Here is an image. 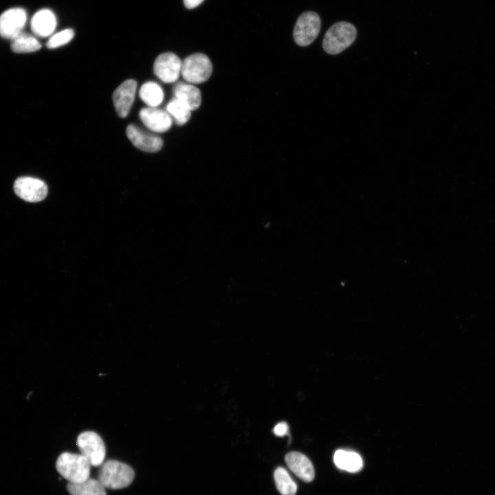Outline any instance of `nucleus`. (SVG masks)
Here are the masks:
<instances>
[{
	"label": "nucleus",
	"mask_w": 495,
	"mask_h": 495,
	"mask_svg": "<svg viewBox=\"0 0 495 495\" xmlns=\"http://www.w3.org/2000/svg\"><path fill=\"white\" fill-rule=\"evenodd\" d=\"M98 480L105 487L111 490L128 487L133 481L135 473L128 465L115 460H108L100 465Z\"/></svg>",
	"instance_id": "nucleus-1"
},
{
	"label": "nucleus",
	"mask_w": 495,
	"mask_h": 495,
	"mask_svg": "<svg viewBox=\"0 0 495 495\" xmlns=\"http://www.w3.org/2000/svg\"><path fill=\"white\" fill-rule=\"evenodd\" d=\"M212 65L209 58L201 53L187 56L182 63L181 74L184 79L191 84L204 82L212 74Z\"/></svg>",
	"instance_id": "nucleus-4"
},
{
	"label": "nucleus",
	"mask_w": 495,
	"mask_h": 495,
	"mask_svg": "<svg viewBox=\"0 0 495 495\" xmlns=\"http://www.w3.org/2000/svg\"><path fill=\"white\" fill-rule=\"evenodd\" d=\"M77 446L92 466H100L104 460L105 446L102 438L95 432L80 433L76 441Z\"/></svg>",
	"instance_id": "nucleus-6"
},
{
	"label": "nucleus",
	"mask_w": 495,
	"mask_h": 495,
	"mask_svg": "<svg viewBox=\"0 0 495 495\" xmlns=\"http://www.w3.org/2000/svg\"><path fill=\"white\" fill-rule=\"evenodd\" d=\"M175 98L184 102L190 111L197 109L201 102L199 89L191 84L179 82L173 89Z\"/></svg>",
	"instance_id": "nucleus-15"
},
{
	"label": "nucleus",
	"mask_w": 495,
	"mask_h": 495,
	"mask_svg": "<svg viewBox=\"0 0 495 495\" xmlns=\"http://www.w3.org/2000/svg\"><path fill=\"white\" fill-rule=\"evenodd\" d=\"M356 36L357 30L353 24L337 22L327 31L322 41L323 49L329 54H340L355 41Z\"/></svg>",
	"instance_id": "nucleus-2"
},
{
	"label": "nucleus",
	"mask_w": 495,
	"mask_h": 495,
	"mask_svg": "<svg viewBox=\"0 0 495 495\" xmlns=\"http://www.w3.org/2000/svg\"><path fill=\"white\" fill-rule=\"evenodd\" d=\"M166 111L173 116L178 125L186 124L190 118V109L181 100L173 98L166 106Z\"/></svg>",
	"instance_id": "nucleus-21"
},
{
	"label": "nucleus",
	"mask_w": 495,
	"mask_h": 495,
	"mask_svg": "<svg viewBox=\"0 0 495 495\" xmlns=\"http://www.w3.org/2000/svg\"><path fill=\"white\" fill-rule=\"evenodd\" d=\"M14 190L17 196L29 202L41 201L47 195L45 183L30 177L18 178L14 184Z\"/></svg>",
	"instance_id": "nucleus-9"
},
{
	"label": "nucleus",
	"mask_w": 495,
	"mask_h": 495,
	"mask_svg": "<svg viewBox=\"0 0 495 495\" xmlns=\"http://www.w3.org/2000/svg\"><path fill=\"white\" fill-rule=\"evenodd\" d=\"M91 464L81 454L63 452L57 459L56 468L69 483L82 482L89 478Z\"/></svg>",
	"instance_id": "nucleus-3"
},
{
	"label": "nucleus",
	"mask_w": 495,
	"mask_h": 495,
	"mask_svg": "<svg viewBox=\"0 0 495 495\" xmlns=\"http://www.w3.org/2000/svg\"><path fill=\"white\" fill-rule=\"evenodd\" d=\"M136 89V81L129 79L121 83L114 91L113 102L116 113L120 118L128 116L135 99Z\"/></svg>",
	"instance_id": "nucleus-10"
},
{
	"label": "nucleus",
	"mask_w": 495,
	"mask_h": 495,
	"mask_svg": "<svg viewBox=\"0 0 495 495\" xmlns=\"http://www.w3.org/2000/svg\"><path fill=\"white\" fill-rule=\"evenodd\" d=\"M27 13L21 8H12L0 15V36L12 40L23 32Z\"/></svg>",
	"instance_id": "nucleus-8"
},
{
	"label": "nucleus",
	"mask_w": 495,
	"mask_h": 495,
	"mask_svg": "<svg viewBox=\"0 0 495 495\" xmlns=\"http://www.w3.org/2000/svg\"><path fill=\"white\" fill-rule=\"evenodd\" d=\"M32 32L39 37H47L52 34L56 26V18L54 12L49 9H42L36 12L30 21Z\"/></svg>",
	"instance_id": "nucleus-14"
},
{
	"label": "nucleus",
	"mask_w": 495,
	"mask_h": 495,
	"mask_svg": "<svg viewBox=\"0 0 495 495\" xmlns=\"http://www.w3.org/2000/svg\"><path fill=\"white\" fill-rule=\"evenodd\" d=\"M139 116L143 124L153 132H166L172 126V118L169 113L157 107L143 108L140 111Z\"/></svg>",
	"instance_id": "nucleus-12"
},
{
	"label": "nucleus",
	"mask_w": 495,
	"mask_h": 495,
	"mask_svg": "<svg viewBox=\"0 0 495 495\" xmlns=\"http://www.w3.org/2000/svg\"><path fill=\"white\" fill-rule=\"evenodd\" d=\"M139 96L148 107H157L163 101L164 91L157 82L148 81L141 86Z\"/></svg>",
	"instance_id": "nucleus-18"
},
{
	"label": "nucleus",
	"mask_w": 495,
	"mask_h": 495,
	"mask_svg": "<svg viewBox=\"0 0 495 495\" xmlns=\"http://www.w3.org/2000/svg\"><path fill=\"white\" fill-rule=\"evenodd\" d=\"M67 487L71 495H107L101 483L91 478L79 483H68Z\"/></svg>",
	"instance_id": "nucleus-17"
},
{
	"label": "nucleus",
	"mask_w": 495,
	"mask_h": 495,
	"mask_svg": "<svg viewBox=\"0 0 495 495\" xmlns=\"http://www.w3.org/2000/svg\"><path fill=\"white\" fill-rule=\"evenodd\" d=\"M289 427L287 423L280 422L274 428L273 432L278 437H283L288 433Z\"/></svg>",
	"instance_id": "nucleus-23"
},
{
	"label": "nucleus",
	"mask_w": 495,
	"mask_h": 495,
	"mask_svg": "<svg viewBox=\"0 0 495 495\" xmlns=\"http://www.w3.org/2000/svg\"><path fill=\"white\" fill-rule=\"evenodd\" d=\"M204 0H183L184 4L188 9H192L200 5Z\"/></svg>",
	"instance_id": "nucleus-24"
},
{
	"label": "nucleus",
	"mask_w": 495,
	"mask_h": 495,
	"mask_svg": "<svg viewBox=\"0 0 495 495\" xmlns=\"http://www.w3.org/2000/svg\"><path fill=\"white\" fill-rule=\"evenodd\" d=\"M11 49L15 53H30L41 49V44L34 36L21 32L11 40Z\"/></svg>",
	"instance_id": "nucleus-19"
},
{
	"label": "nucleus",
	"mask_w": 495,
	"mask_h": 495,
	"mask_svg": "<svg viewBox=\"0 0 495 495\" xmlns=\"http://www.w3.org/2000/svg\"><path fill=\"white\" fill-rule=\"evenodd\" d=\"M276 487L282 495H295L297 485L287 471L279 467L274 472Z\"/></svg>",
	"instance_id": "nucleus-20"
},
{
	"label": "nucleus",
	"mask_w": 495,
	"mask_h": 495,
	"mask_svg": "<svg viewBox=\"0 0 495 495\" xmlns=\"http://www.w3.org/2000/svg\"><path fill=\"white\" fill-rule=\"evenodd\" d=\"M126 133L132 144L141 151L154 153L162 147L163 141L160 137L148 133L135 124L128 125Z\"/></svg>",
	"instance_id": "nucleus-11"
},
{
	"label": "nucleus",
	"mask_w": 495,
	"mask_h": 495,
	"mask_svg": "<svg viewBox=\"0 0 495 495\" xmlns=\"http://www.w3.org/2000/svg\"><path fill=\"white\" fill-rule=\"evenodd\" d=\"M285 459L289 469L300 479L305 482L313 481L314 466L305 455L298 452H291L286 454Z\"/></svg>",
	"instance_id": "nucleus-13"
},
{
	"label": "nucleus",
	"mask_w": 495,
	"mask_h": 495,
	"mask_svg": "<svg viewBox=\"0 0 495 495\" xmlns=\"http://www.w3.org/2000/svg\"><path fill=\"white\" fill-rule=\"evenodd\" d=\"M182 63V61L175 54L162 53L154 62V74L164 82H175L181 73Z\"/></svg>",
	"instance_id": "nucleus-7"
},
{
	"label": "nucleus",
	"mask_w": 495,
	"mask_h": 495,
	"mask_svg": "<svg viewBox=\"0 0 495 495\" xmlns=\"http://www.w3.org/2000/svg\"><path fill=\"white\" fill-rule=\"evenodd\" d=\"M321 21L319 15L313 11L305 12L300 15L295 24L293 36L300 46L310 45L318 36Z\"/></svg>",
	"instance_id": "nucleus-5"
},
{
	"label": "nucleus",
	"mask_w": 495,
	"mask_h": 495,
	"mask_svg": "<svg viewBox=\"0 0 495 495\" xmlns=\"http://www.w3.org/2000/svg\"><path fill=\"white\" fill-rule=\"evenodd\" d=\"M333 461L338 468L350 472H357L363 466L361 456L353 451L338 450L334 454Z\"/></svg>",
	"instance_id": "nucleus-16"
},
{
	"label": "nucleus",
	"mask_w": 495,
	"mask_h": 495,
	"mask_svg": "<svg viewBox=\"0 0 495 495\" xmlns=\"http://www.w3.org/2000/svg\"><path fill=\"white\" fill-rule=\"evenodd\" d=\"M74 32L71 28L65 29L54 34L48 39L46 46L49 49L59 47L68 43L74 37Z\"/></svg>",
	"instance_id": "nucleus-22"
}]
</instances>
